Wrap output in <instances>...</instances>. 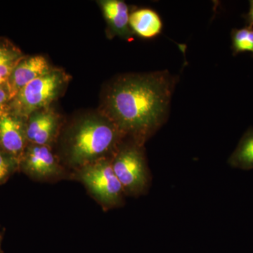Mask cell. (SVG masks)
I'll return each instance as SVG.
<instances>
[{
  "label": "cell",
  "instance_id": "cell-17",
  "mask_svg": "<svg viewBox=\"0 0 253 253\" xmlns=\"http://www.w3.org/2000/svg\"><path fill=\"white\" fill-rule=\"evenodd\" d=\"M246 24L249 27H253V0L250 1V9L247 14L244 15Z\"/></svg>",
  "mask_w": 253,
  "mask_h": 253
},
{
  "label": "cell",
  "instance_id": "cell-14",
  "mask_svg": "<svg viewBox=\"0 0 253 253\" xmlns=\"http://www.w3.org/2000/svg\"><path fill=\"white\" fill-rule=\"evenodd\" d=\"M231 39V50L234 56L246 51L253 54V27L233 29Z\"/></svg>",
  "mask_w": 253,
  "mask_h": 253
},
{
  "label": "cell",
  "instance_id": "cell-8",
  "mask_svg": "<svg viewBox=\"0 0 253 253\" xmlns=\"http://www.w3.org/2000/svg\"><path fill=\"white\" fill-rule=\"evenodd\" d=\"M49 62L41 55L23 58L14 68L7 82L10 100L32 81L51 70Z\"/></svg>",
  "mask_w": 253,
  "mask_h": 253
},
{
  "label": "cell",
  "instance_id": "cell-10",
  "mask_svg": "<svg viewBox=\"0 0 253 253\" xmlns=\"http://www.w3.org/2000/svg\"><path fill=\"white\" fill-rule=\"evenodd\" d=\"M99 4L112 36H118L126 41L132 40L133 33L129 26V6L120 0H103Z\"/></svg>",
  "mask_w": 253,
  "mask_h": 253
},
{
  "label": "cell",
  "instance_id": "cell-11",
  "mask_svg": "<svg viewBox=\"0 0 253 253\" xmlns=\"http://www.w3.org/2000/svg\"><path fill=\"white\" fill-rule=\"evenodd\" d=\"M129 26L135 33L144 39H152L161 34L163 23L161 16L154 10L141 8L129 15Z\"/></svg>",
  "mask_w": 253,
  "mask_h": 253
},
{
  "label": "cell",
  "instance_id": "cell-18",
  "mask_svg": "<svg viewBox=\"0 0 253 253\" xmlns=\"http://www.w3.org/2000/svg\"><path fill=\"white\" fill-rule=\"evenodd\" d=\"M1 240H2V236H1V234H0V253H2V251H1Z\"/></svg>",
  "mask_w": 253,
  "mask_h": 253
},
{
  "label": "cell",
  "instance_id": "cell-1",
  "mask_svg": "<svg viewBox=\"0 0 253 253\" xmlns=\"http://www.w3.org/2000/svg\"><path fill=\"white\" fill-rule=\"evenodd\" d=\"M177 81L168 71L121 76L106 93V116L123 136L143 145L167 121Z\"/></svg>",
  "mask_w": 253,
  "mask_h": 253
},
{
  "label": "cell",
  "instance_id": "cell-12",
  "mask_svg": "<svg viewBox=\"0 0 253 253\" xmlns=\"http://www.w3.org/2000/svg\"><path fill=\"white\" fill-rule=\"evenodd\" d=\"M25 57L21 50L5 38H0V85L7 84L18 63Z\"/></svg>",
  "mask_w": 253,
  "mask_h": 253
},
{
  "label": "cell",
  "instance_id": "cell-15",
  "mask_svg": "<svg viewBox=\"0 0 253 253\" xmlns=\"http://www.w3.org/2000/svg\"><path fill=\"white\" fill-rule=\"evenodd\" d=\"M19 170V161L0 150V184Z\"/></svg>",
  "mask_w": 253,
  "mask_h": 253
},
{
  "label": "cell",
  "instance_id": "cell-4",
  "mask_svg": "<svg viewBox=\"0 0 253 253\" xmlns=\"http://www.w3.org/2000/svg\"><path fill=\"white\" fill-rule=\"evenodd\" d=\"M112 166L124 193L136 196L146 192L149 176L142 144L132 141L120 146L112 159Z\"/></svg>",
  "mask_w": 253,
  "mask_h": 253
},
{
  "label": "cell",
  "instance_id": "cell-13",
  "mask_svg": "<svg viewBox=\"0 0 253 253\" xmlns=\"http://www.w3.org/2000/svg\"><path fill=\"white\" fill-rule=\"evenodd\" d=\"M228 163L231 167L244 170L253 169V128L248 129L241 137Z\"/></svg>",
  "mask_w": 253,
  "mask_h": 253
},
{
  "label": "cell",
  "instance_id": "cell-9",
  "mask_svg": "<svg viewBox=\"0 0 253 253\" xmlns=\"http://www.w3.org/2000/svg\"><path fill=\"white\" fill-rule=\"evenodd\" d=\"M59 121L52 111H36L26 120L28 144L49 146L57 133Z\"/></svg>",
  "mask_w": 253,
  "mask_h": 253
},
{
  "label": "cell",
  "instance_id": "cell-6",
  "mask_svg": "<svg viewBox=\"0 0 253 253\" xmlns=\"http://www.w3.org/2000/svg\"><path fill=\"white\" fill-rule=\"evenodd\" d=\"M19 170L33 179L44 180L63 173L59 161L49 146L28 144L19 161Z\"/></svg>",
  "mask_w": 253,
  "mask_h": 253
},
{
  "label": "cell",
  "instance_id": "cell-5",
  "mask_svg": "<svg viewBox=\"0 0 253 253\" xmlns=\"http://www.w3.org/2000/svg\"><path fill=\"white\" fill-rule=\"evenodd\" d=\"M79 177L92 195L107 208L121 204L123 186L115 174L112 160L101 158L81 168Z\"/></svg>",
  "mask_w": 253,
  "mask_h": 253
},
{
  "label": "cell",
  "instance_id": "cell-3",
  "mask_svg": "<svg viewBox=\"0 0 253 253\" xmlns=\"http://www.w3.org/2000/svg\"><path fill=\"white\" fill-rule=\"evenodd\" d=\"M68 78L61 70L51 68L18 91L10 100L6 109L27 120L33 113L45 109L57 99L67 84Z\"/></svg>",
  "mask_w": 253,
  "mask_h": 253
},
{
  "label": "cell",
  "instance_id": "cell-2",
  "mask_svg": "<svg viewBox=\"0 0 253 253\" xmlns=\"http://www.w3.org/2000/svg\"><path fill=\"white\" fill-rule=\"evenodd\" d=\"M124 137L117 126L106 116L89 118L74 128L68 141V161L83 167L117 151Z\"/></svg>",
  "mask_w": 253,
  "mask_h": 253
},
{
  "label": "cell",
  "instance_id": "cell-7",
  "mask_svg": "<svg viewBox=\"0 0 253 253\" xmlns=\"http://www.w3.org/2000/svg\"><path fill=\"white\" fill-rule=\"evenodd\" d=\"M28 145L26 120L5 107L0 112V150L20 161Z\"/></svg>",
  "mask_w": 253,
  "mask_h": 253
},
{
  "label": "cell",
  "instance_id": "cell-16",
  "mask_svg": "<svg viewBox=\"0 0 253 253\" xmlns=\"http://www.w3.org/2000/svg\"><path fill=\"white\" fill-rule=\"evenodd\" d=\"M10 101V95L7 86L0 85V112L6 107Z\"/></svg>",
  "mask_w": 253,
  "mask_h": 253
}]
</instances>
